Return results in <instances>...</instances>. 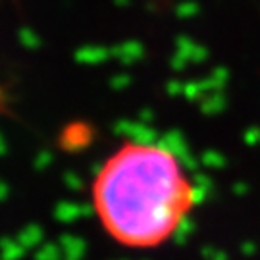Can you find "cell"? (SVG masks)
<instances>
[{
  "label": "cell",
  "mask_w": 260,
  "mask_h": 260,
  "mask_svg": "<svg viewBox=\"0 0 260 260\" xmlns=\"http://www.w3.org/2000/svg\"><path fill=\"white\" fill-rule=\"evenodd\" d=\"M91 201L112 241L127 249H156L185 223L197 187L172 149L127 141L101 164Z\"/></svg>",
  "instance_id": "6da1fadb"
}]
</instances>
